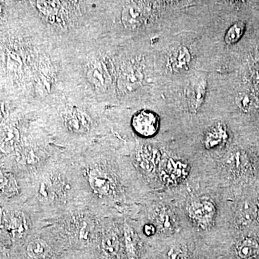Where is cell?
<instances>
[{
	"label": "cell",
	"mask_w": 259,
	"mask_h": 259,
	"mask_svg": "<svg viewBox=\"0 0 259 259\" xmlns=\"http://www.w3.org/2000/svg\"><path fill=\"white\" fill-rule=\"evenodd\" d=\"M122 24L129 30H136L143 25L145 19L144 8L139 4H130L122 10Z\"/></svg>",
	"instance_id": "cell-5"
},
{
	"label": "cell",
	"mask_w": 259,
	"mask_h": 259,
	"mask_svg": "<svg viewBox=\"0 0 259 259\" xmlns=\"http://www.w3.org/2000/svg\"><path fill=\"white\" fill-rule=\"evenodd\" d=\"M192 56L188 48L178 46L170 50L168 54V65L175 73H182L190 68Z\"/></svg>",
	"instance_id": "cell-4"
},
{
	"label": "cell",
	"mask_w": 259,
	"mask_h": 259,
	"mask_svg": "<svg viewBox=\"0 0 259 259\" xmlns=\"http://www.w3.org/2000/svg\"><path fill=\"white\" fill-rule=\"evenodd\" d=\"M228 133L226 127L222 124L218 123L209 129L204 137V145L208 149L222 147L228 141Z\"/></svg>",
	"instance_id": "cell-7"
},
{
	"label": "cell",
	"mask_w": 259,
	"mask_h": 259,
	"mask_svg": "<svg viewBox=\"0 0 259 259\" xmlns=\"http://www.w3.org/2000/svg\"><path fill=\"white\" fill-rule=\"evenodd\" d=\"M175 216L171 211L168 209H162L158 215V226L161 231L164 233H171L175 231Z\"/></svg>",
	"instance_id": "cell-10"
},
{
	"label": "cell",
	"mask_w": 259,
	"mask_h": 259,
	"mask_svg": "<svg viewBox=\"0 0 259 259\" xmlns=\"http://www.w3.org/2000/svg\"><path fill=\"white\" fill-rule=\"evenodd\" d=\"M207 82L203 78L193 80L187 90V100L190 111L197 113L200 110L207 94Z\"/></svg>",
	"instance_id": "cell-3"
},
{
	"label": "cell",
	"mask_w": 259,
	"mask_h": 259,
	"mask_svg": "<svg viewBox=\"0 0 259 259\" xmlns=\"http://www.w3.org/2000/svg\"><path fill=\"white\" fill-rule=\"evenodd\" d=\"M236 253L241 259H253L259 254V244L253 238H245L238 243Z\"/></svg>",
	"instance_id": "cell-8"
},
{
	"label": "cell",
	"mask_w": 259,
	"mask_h": 259,
	"mask_svg": "<svg viewBox=\"0 0 259 259\" xmlns=\"http://www.w3.org/2000/svg\"><path fill=\"white\" fill-rule=\"evenodd\" d=\"M89 181L93 190L97 193L107 194L110 193L112 190L111 183L109 179L98 171L91 173Z\"/></svg>",
	"instance_id": "cell-9"
},
{
	"label": "cell",
	"mask_w": 259,
	"mask_h": 259,
	"mask_svg": "<svg viewBox=\"0 0 259 259\" xmlns=\"http://www.w3.org/2000/svg\"><path fill=\"white\" fill-rule=\"evenodd\" d=\"M190 167L179 160H169L164 170L163 180L168 184L180 183L188 176Z\"/></svg>",
	"instance_id": "cell-6"
},
{
	"label": "cell",
	"mask_w": 259,
	"mask_h": 259,
	"mask_svg": "<svg viewBox=\"0 0 259 259\" xmlns=\"http://www.w3.org/2000/svg\"><path fill=\"white\" fill-rule=\"evenodd\" d=\"M58 2H37V8L44 14H53L58 9Z\"/></svg>",
	"instance_id": "cell-15"
},
{
	"label": "cell",
	"mask_w": 259,
	"mask_h": 259,
	"mask_svg": "<svg viewBox=\"0 0 259 259\" xmlns=\"http://www.w3.org/2000/svg\"><path fill=\"white\" fill-rule=\"evenodd\" d=\"M235 101L237 106L239 107L242 111L249 112L253 109V98L249 94L245 93H239L237 94Z\"/></svg>",
	"instance_id": "cell-14"
},
{
	"label": "cell",
	"mask_w": 259,
	"mask_h": 259,
	"mask_svg": "<svg viewBox=\"0 0 259 259\" xmlns=\"http://www.w3.org/2000/svg\"><path fill=\"white\" fill-rule=\"evenodd\" d=\"M156 228L152 224H147L144 226V232L147 236H153L156 233Z\"/></svg>",
	"instance_id": "cell-17"
},
{
	"label": "cell",
	"mask_w": 259,
	"mask_h": 259,
	"mask_svg": "<svg viewBox=\"0 0 259 259\" xmlns=\"http://www.w3.org/2000/svg\"><path fill=\"white\" fill-rule=\"evenodd\" d=\"M185 254L186 250L184 247L176 246L168 250L162 259H184Z\"/></svg>",
	"instance_id": "cell-16"
},
{
	"label": "cell",
	"mask_w": 259,
	"mask_h": 259,
	"mask_svg": "<svg viewBox=\"0 0 259 259\" xmlns=\"http://www.w3.org/2000/svg\"><path fill=\"white\" fill-rule=\"evenodd\" d=\"M189 217L199 228L207 229L212 226L216 218L215 204L209 199H198L187 207Z\"/></svg>",
	"instance_id": "cell-1"
},
{
	"label": "cell",
	"mask_w": 259,
	"mask_h": 259,
	"mask_svg": "<svg viewBox=\"0 0 259 259\" xmlns=\"http://www.w3.org/2000/svg\"><path fill=\"white\" fill-rule=\"evenodd\" d=\"M49 252V247L42 240L37 239L31 242L28 247V253L30 258L40 259L45 257Z\"/></svg>",
	"instance_id": "cell-12"
},
{
	"label": "cell",
	"mask_w": 259,
	"mask_h": 259,
	"mask_svg": "<svg viewBox=\"0 0 259 259\" xmlns=\"http://www.w3.org/2000/svg\"><path fill=\"white\" fill-rule=\"evenodd\" d=\"M245 30V23L243 21H238L233 24L228 29L225 35V42L228 45H233L238 42L243 36Z\"/></svg>",
	"instance_id": "cell-11"
},
{
	"label": "cell",
	"mask_w": 259,
	"mask_h": 259,
	"mask_svg": "<svg viewBox=\"0 0 259 259\" xmlns=\"http://www.w3.org/2000/svg\"><path fill=\"white\" fill-rule=\"evenodd\" d=\"M102 248L107 255H115L119 249V241L117 236L114 233L107 235L102 241Z\"/></svg>",
	"instance_id": "cell-13"
},
{
	"label": "cell",
	"mask_w": 259,
	"mask_h": 259,
	"mask_svg": "<svg viewBox=\"0 0 259 259\" xmlns=\"http://www.w3.org/2000/svg\"><path fill=\"white\" fill-rule=\"evenodd\" d=\"M160 120L156 113L148 110L139 112L133 117L134 131L145 138L152 137L159 128Z\"/></svg>",
	"instance_id": "cell-2"
}]
</instances>
